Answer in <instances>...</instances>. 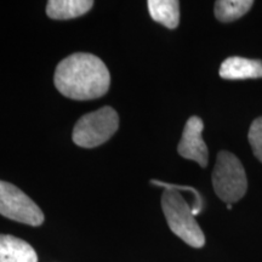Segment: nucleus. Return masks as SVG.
Masks as SVG:
<instances>
[{
    "mask_svg": "<svg viewBox=\"0 0 262 262\" xmlns=\"http://www.w3.org/2000/svg\"><path fill=\"white\" fill-rule=\"evenodd\" d=\"M54 83L64 97L89 101L107 94L111 74L101 58L88 52H75L57 64Z\"/></svg>",
    "mask_w": 262,
    "mask_h": 262,
    "instance_id": "nucleus-1",
    "label": "nucleus"
},
{
    "mask_svg": "<svg viewBox=\"0 0 262 262\" xmlns=\"http://www.w3.org/2000/svg\"><path fill=\"white\" fill-rule=\"evenodd\" d=\"M162 209L172 233L189 247L196 249L204 247L205 235L193 215L192 206L188 205L179 191L164 189Z\"/></svg>",
    "mask_w": 262,
    "mask_h": 262,
    "instance_id": "nucleus-2",
    "label": "nucleus"
},
{
    "mask_svg": "<svg viewBox=\"0 0 262 262\" xmlns=\"http://www.w3.org/2000/svg\"><path fill=\"white\" fill-rule=\"evenodd\" d=\"M212 186L216 195L227 204L241 201L247 193L248 180L243 165L237 157L227 150H221L216 157Z\"/></svg>",
    "mask_w": 262,
    "mask_h": 262,
    "instance_id": "nucleus-3",
    "label": "nucleus"
},
{
    "mask_svg": "<svg viewBox=\"0 0 262 262\" xmlns=\"http://www.w3.org/2000/svg\"><path fill=\"white\" fill-rule=\"evenodd\" d=\"M119 117L116 110L106 106L85 114L75 124L72 139L77 146L94 148L106 143L117 133Z\"/></svg>",
    "mask_w": 262,
    "mask_h": 262,
    "instance_id": "nucleus-4",
    "label": "nucleus"
},
{
    "mask_svg": "<svg viewBox=\"0 0 262 262\" xmlns=\"http://www.w3.org/2000/svg\"><path fill=\"white\" fill-rule=\"evenodd\" d=\"M0 215L33 227L44 222L40 208L24 191L6 181H0Z\"/></svg>",
    "mask_w": 262,
    "mask_h": 262,
    "instance_id": "nucleus-5",
    "label": "nucleus"
},
{
    "mask_svg": "<svg viewBox=\"0 0 262 262\" xmlns=\"http://www.w3.org/2000/svg\"><path fill=\"white\" fill-rule=\"evenodd\" d=\"M204 123L199 117L189 118L183 129L182 137L178 146V152L182 158L198 163L202 168H206L209 162V150L203 140Z\"/></svg>",
    "mask_w": 262,
    "mask_h": 262,
    "instance_id": "nucleus-6",
    "label": "nucleus"
},
{
    "mask_svg": "<svg viewBox=\"0 0 262 262\" xmlns=\"http://www.w3.org/2000/svg\"><path fill=\"white\" fill-rule=\"evenodd\" d=\"M220 77L226 80L262 78V61L239 56L228 57L221 63Z\"/></svg>",
    "mask_w": 262,
    "mask_h": 262,
    "instance_id": "nucleus-7",
    "label": "nucleus"
},
{
    "mask_svg": "<svg viewBox=\"0 0 262 262\" xmlns=\"http://www.w3.org/2000/svg\"><path fill=\"white\" fill-rule=\"evenodd\" d=\"M0 262H38V255L24 239L0 234Z\"/></svg>",
    "mask_w": 262,
    "mask_h": 262,
    "instance_id": "nucleus-8",
    "label": "nucleus"
},
{
    "mask_svg": "<svg viewBox=\"0 0 262 262\" xmlns=\"http://www.w3.org/2000/svg\"><path fill=\"white\" fill-rule=\"evenodd\" d=\"M93 6L91 0H49L47 14L52 19H71L85 15Z\"/></svg>",
    "mask_w": 262,
    "mask_h": 262,
    "instance_id": "nucleus-9",
    "label": "nucleus"
},
{
    "mask_svg": "<svg viewBox=\"0 0 262 262\" xmlns=\"http://www.w3.org/2000/svg\"><path fill=\"white\" fill-rule=\"evenodd\" d=\"M150 17L169 29H175L180 22L178 0H149L147 2Z\"/></svg>",
    "mask_w": 262,
    "mask_h": 262,
    "instance_id": "nucleus-10",
    "label": "nucleus"
},
{
    "mask_svg": "<svg viewBox=\"0 0 262 262\" xmlns=\"http://www.w3.org/2000/svg\"><path fill=\"white\" fill-rule=\"evenodd\" d=\"M253 5V0H217L215 3V16L220 22L228 24L243 17Z\"/></svg>",
    "mask_w": 262,
    "mask_h": 262,
    "instance_id": "nucleus-11",
    "label": "nucleus"
},
{
    "mask_svg": "<svg viewBox=\"0 0 262 262\" xmlns=\"http://www.w3.org/2000/svg\"><path fill=\"white\" fill-rule=\"evenodd\" d=\"M150 183L153 185L159 186V187H163L164 189H173V191H188L191 192L193 195H194V203H193L192 206V211L193 215H198L201 214L203 210V198L201 195V193L196 191L195 188L189 187V186H180V185H172V183H165L162 181H158V180H150Z\"/></svg>",
    "mask_w": 262,
    "mask_h": 262,
    "instance_id": "nucleus-12",
    "label": "nucleus"
},
{
    "mask_svg": "<svg viewBox=\"0 0 262 262\" xmlns=\"http://www.w3.org/2000/svg\"><path fill=\"white\" fill-rule=\"evenodd\" d=\"M248 139L254 156L262 163V117L255 119L251 124Z\"/></svg>",
    "mask_w": 262,
    "mask_h": 262,
    "instance_id": "nucleus-13",
    "label": "nucleus"
},
{
    "mask_svg": "<svg viewBox=\"0 0 262 262\" xmlns=\"http://www.w3.org/2000/svg\"><path fill=\"white\" fill-rule=\"evenodd\" d=\"M227 209H228V210H231V209H232V204H227Z\"/></svg>",
    "mask_w": 262,
    "mask_h": 262,
    "instance_id": "nucleus-14",
    "label": "nucleus"
}]
</instances>
